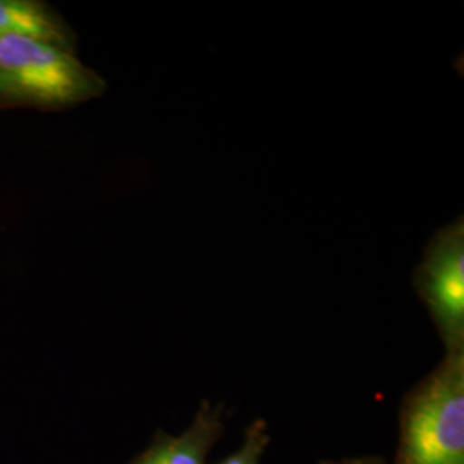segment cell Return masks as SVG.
Instances as JSON below:
<instances>
[{"mask_svg": "<svg viewBox=\"0 0 464 464\" xmlns=\"http://www.w3.org/2000/svg\"><path fill=\"white\" fill-rule=\"evenodd\" d=\"M270 446L268 421L256 418L249 423L243 433V442L231 456L217 464H262L264 454Z\"/></svg>", "mask_w": 464, "mask_h": 464, "instance_id": "cell-6", "label": "cell"}, {"mask_svg": "<svg viewBox=\"0 0 464 464\" xmlns=\"http://www.w3.org/2000/svg\"><path fill=\"white\" fill-rule=\"evenodd\" d=\"M318 464H389L381 456H358V458H344L335 461H320Z\"/></svg>", "mask_w": 464, "mask_h": 464, "instance_id": "cell-7", "label": "cell"}, {"mask_svg": "<svg viewBox=\"0 0 464 464\" xmlns=\"http://www.w3.org/2000/svg\"><path fill=\"white\" fill-rule=\"evenodd\" d=\"M413 287L425 304L446 354L464 353V218L431 236L415 268Z\"/></svg>", "mask_w": 464, "mask_h": 464, "instance_id": "cell-3", "label": "cell"}, {"mask_svg": "<svg viewBox=\"0 0 464 464\" xmlns=\"http://www.w3.org/2000/svg\"><path fill=\"white\" fill-rule=\"evenodd\" d=\"M0 36H24L76 52V34L47 2L0 0Z\"/></svg>", "mask_w": 464, "mask_h": 464, "instance_id": "cell-5", "label": "cell"}, {"mask_svg": "<svg viewBox=\"0 0 464 464\" xmlns=\"http://www.w3.org/2000/svg\"><path fill=\"white\" fill-rule=\"evenodd\" d=\"M394 464H464V353L446 354L402 398Z\"/></svg>", "mask_w": 464, "mask_h": 464, "instance_id": "cell-2", "label": "cell"}, {"mask_svg": "<svg viewBox=\"0 0 464 464\" xmlns=\"http://www.w3.org/2000/svg\"><path fill=\"white\" fill-rule=\"evenodd\" d=\"M105 80L76 52L24 36H0V109L64 111L99 99Z\"/></svg>", "mask_w": 464, "mask_h": 464, "instance_id": "cell-1", "label": "cell"}, {"mask_svg": "<svg viewBox=\"0 0 464 464\" xmlns=\"http://www.w3.org/2000/svg\"><path fill=\"white\" fill-rule=\"evenodd\" d=\"M224 431V406L205 399L186 430L178 435L155 431L149 448L128 464H207Z\"/></svg>", "mask_w": 464, "mask_h": 464, "instance_id": "cell-4", "label": "cell"}]
</instances>
